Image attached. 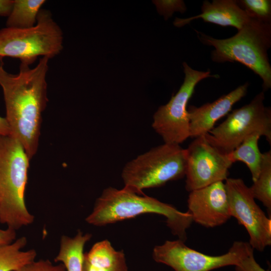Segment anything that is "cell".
<instances>
[{"label": "cell", "instance_id": "1", "mask_svg": "<svg viewBox=\"0 0 271 271\" xmlns=\"http://www.w3.org/2000/svg\"><path fill=\"white\" fill-rule=\"evenodd\" d=\"M49 60L41 58L33 68L21 63L16 74L8 73L0 64V85L10 136L21 143L30 160L38 150L42 113L48 101Z\"/></svg>", "mask_w": 271, "mask_h": 271}, {"label": "cell", "instance_id": "2", "mask_svg": "<svg viewBox=\"0 0 271 271\" xmlns=\"http://www.w3.org/2000/svg\"><path fill=\"white\" fill-rule=\"evenodd\" d=\"M145 213L165 216L172 233L184 242L186 240L187 230L193 222L188 211H180L171 204L124 187L120 190L111 187L105 188L85 221L90 225L101 226Z\"/></svg>", "mask_w": 271, "mask_h": 271}, {"label": "cell", "instance_id": "3", "mask_svg": "<svg viewBox=\"0 0 271 271\" xmlns=\"http://www.w3.org/2000/svg\"><path fill=\"white\" fill-rule=\"evenodd\" d=\"M30 160L16 138H0V223L16 231L34 221L25 200Z\"/></svg>", "mask_w": 271, "mask_h": 271}, {"label": "cell", "instance_id": "4", "mask_svg": "<svg viewBox=\"0 0 271 271\" xmlns=\"http://www.w3.org/2000/svg\"><path fill=\"white\" fill-rule=\"evenodd\" d=\"M197 33L202 43L214 47L211 54L214 62L240 63L259 76L264 90L271 87V67L267 54L271 44L270 23L251 18L234 36L225 39Z\"/></svg>", "mask_w": 271, "mask_h": 271}, {"label": "cell", "instance_id": "5", "mask_svg": "<svg viewBox=\"0 0 271 271\" xmlns=\"http://www.w3.org/2000/svg\"><path fill=\"white\" fill-rule=\"evenodd\" d=\"M186 149L180 145L164 143L138 156L124 166V188L138 194L143 190L162 186L185 176Z\"/></svg>", "mask_w": 271, "mask_h": 271}, {"label": "cell", "instance_id": "6", "mask_svg": "<svg viewBox=\"0 0 271 271\" xmlns=\"http://www.w3.org/2000/svg\"><path fill=\"white\" fill-rule=\"evenodd\" d=\"M63 43L62 30L50 12L41 9L34 26L0 30V58H18L30 65L39 56L50 59L58 55L63 50Z\"/></svg>", "mask_w": 271, "mask_h": 271}, {"label": "cell", "instance_id": "7", "mask_svg": "<svg viewBox=\"0 0 271 271\" xmlns=\"http://www.w3.org/2000/svg\"><path fill=\"white\" fill-rule=\"evenodd\" d=\"M261 92L247 104L234 109L225 120L206 134L216 146L229 154L248 136L257 132L271 144V110Z\"/></svg>", "mask_w": 271, "mask_h": 271}, {"label": "cell", "instance_id": "8", "mask_svg": "<svg viewBox=\"0 0 271 271\" xmlns=\"http://www.w3.org/2000/svg\"><path fill=\"white\" fill-rule=\"evenodd\" d=\"M185 78L177 93L165 105L161 106L153 116L152 127L162 138L164 143L180 145L189 137V120L187 103L195 86L208 77L217 78L210 71H199L183 64Z\"/></svg>", "mask_w": 271, "mask_h": 271}, {"label": "cell", "instance_id": "9", "mask_svg": "<svg viewBox=\"0 0 271 271\" xmlns=\"http://www.w3.org/2000/svg\"><path fill=\"white\" fill-rule=\"evenodd\" d=\"M231 217L246 229L249 243L253 249L262 251L271 244V219L256 203L249 187L242 179L225 180Z\"/></svg>", "mask_w": 271, "mask_h": 271}, {"label": "cell", "instance_id": "10", "mask_svg": "<svg viewBox=\"0 0 271 271\" xmlns=\"http://www.w3.org/2000/svg\"><path fill=\"white\" fill-rule=\"evenodd\" d=\"M186 149L185 189L188 192L228 178L233 164L229 154L213 144L206 134L195 138Z\"/></svg>", "mask_w": 271, "mask_h": 271}, {"label": "cell", "instance_id": "11", "mask_svg": "<svg viewBox=\"0 0 271 271\" xmlns=\"http://www.w3.org/2000/svg\"><path fill=\"white\" fill-rule=\"evenodd\" d=\"M180 239L167 240L156 245L152 256L158 263L172 267L174 271H211L222 267L234 265L241 255V242H233L228 252L217 256L209 255L192 249Z\"/></svg>", "mask_w": 271, "mask_h": 271}, {"label": "cell", "instance_id": "12", "mask_svg": "<svg viewBox=\"0 0 271 271\" xmlns=\"http://www.w3.org/2000/svg\"><path fill=\"white\" fill-rule=\"evenodd\" d=\"M187 203L193 221L207 228L221 225L231 217L223 181L190 192Z\"/></svg>", "mask_w": 271, "mask_h": 271}, {"label": "cell", "instance_id": "13", "mask_svg": "<svg viewBox=\"0 0 271 271\" xmlns=\"http://www.w3.org/2000/svg\"><path fill=\"white\" fill-rule=\"evenodd\" d=\"M248 83L239 86L227 94L200 107L188 109L190 137L197 138L208 133L216 122L231 111L234 104L246 94Z\"/></svg>", "mask_w": 271, "mask_h": 271}, {"label": "cell", "instance_id": "14", "mask_svg": "<svg viewBox=\"0 0 271 271\" xmlns=\"http://www.w3.org/2000/svg\"><path fill=\"white\" fill-rule=\"evenodd\" d=\"M201 11L200 14L189 18H176L174 25L176 27H182L193 20L202 19L206 22L222 27H233L239 30L251 18L239 7L237 1L234 0H214L211 3L205 1Z\"/></svg>", "mask_w": 271, "mask_h": 271}, {"label": "cell", "instance_id": "15", "mask_svg": "<svg viewBox=\"0 0 271 271\" xmlns=\"http://www.w3.org/2000/svg\"><path fill=\"white\" fill-rule=\"evenodd\" d=\"M82 271H128L123 250H116L108 240L94 243L84 253Z\"/></svg>", "mask_w": 271, "mask_h": 271}, {"label": "cell", "instance_id": "16", "mask_svg": "<svg viewBox=\"0 0 271 271\" xmlns=\"http://www.w3.org/2000/svg\"><path fill=\"white\" fill-rule=\"evenodd\" d=\"M91 237L90 233L80 230L73 237L63 235L55 261L63 264L66 271H82L84 247Z\"/></svg>", "mask_w": 271, "mask_h": 271}, {"label": "cell", "instance_id": "17", "mask_svg": "<svg viewBox=\"0 0 271 271\" xmlns=\"http://www.w3.org/2000/svg\"><path fill=\"white\" fill-rule=\"evenodd\" d=\"M27 242L26 237L22 236L10 243L0 246V271H17L36 260L35 249L23 250Z\"/></svg>", "mask_w": 271, "mask_h": 271}, {"label": "cell", "instance_id": "18", "mask_svg": "<svg viewBox=\"0 0 271 271\" xmlns=\"http://www.w3.org/2000/svg\"><path fill=\"white\" fill-rule=\"evenodd\" d=\"M261 135L257 132L247 136L232 152L229 153L232 163L236 161L243 162L250 171L252 181H255L259 175L262 153L258 148V142Z\"/></svg>", "mask_w": 271, "mask_h": 271}, {"label": "cell", "instance_id": "19", "mask_svg": "<svg viewBox=\"0 0 271 271\" xmlns=\"http://www.w3.org/2000/svg\"><path fill=\"white\" fill-rule=\"evenodd\" d=\"M45 0H14L6 22V27L18 29L34 26Z\"/></svg>", "mask_w": 271, "mask_h": 271}, {"label": "cell", "instance_id": "20", "mask_svg": "<svg viewBox=\"0 0 271 271\" xmlns=\"http://www.w3.org/2000/svg\"><path fill=\"white\" fill-rule=\"evenodd\" d=\"M254 198L271 210V151L262 153L261 168L258 178L249 187Z\"/></svg>", "mask_w": 271, "mask_h": 271}, {"label": "cell", "instance_id": "21", "mask_svg": "<svg viewBox=\"0 0 271 271\" xmlns=\"http://www.w3.org/2000/svg\"><path fill=\"white\" fill-rule=\"evenodd\" d=\"M239 7L251 18L261 22L270 23V0H241L237 1Z\"/></svg>", "mask_w": 271, "mask_h": 271}, {"label": "cell", "instance_id": "22", "mask_svg": "<svg viewBox=\"0 0 271 271\" xmlns=\"http://www.w3.org/2000/svg\"><path fill=\"white\" fill-rule=\"evenodd\" d=\"M253 249L248 242L241 241V255L235 266L236 271H269L268 269L265 270L256 261Z\"/></svg>", "mask_w": 271, "mask_h": 271}, {"label": "cell", "instance_id": "23", "mask_svg": "<svg viewBox=\"0 0 271 271\" xmlns=\"http://www.w3.org/2000/svg\"><path fill=\"white\" fill-rule=\"evenodd\" d=\"M17 271H66L63 264H54L48 259L35 260Z\"/></svg>", "mask_w": 271, "mask_h": 271}, {"label": "cell", "instance_id": "24", "mask_svg": "<svg viewBox=\"0 0 271 271\" xmlns=\"http://www.w3.org/2000/svg\"><path fill=\"white\" fill-rule=\"evenodd\" d=\"M160 6V11H163L168 14V15H171L170 9L172 13L175 11H179L183 12L186 10L185 5L183 1H164L158 2Z\"/></svg>", "mask_w": 271, "mask_h": 271}, {"label": "cell", "instance_id": "25", "mask_svg": "<svg viewBox=\"0 0 271 271\" xmlns=\"http://www.w3.org/2000/svg\"><path fill=\"white\" fill-rule=\"evenodd\" d=\"M16 231L7 227L0 229V246L10 243L16 239Z\"/></svg>", "mask_w": 271, "mask_h": 271}, {"label": "cell", "instance_id": "26", "mask_svg": "<svg viewBox=\"0 0 271 271\" xmlns=\"http://www.w3.org/2000/svg\"><path fill=\"white\" fill-rule=\"evenodd\" d=\"M13 0H0V16H8L12 9Z\"/></svg>", "mask_w": 271, "mask_h": 271}, {"label": "cell", "instance_id": "27", "mask_svg": "<svg viewBox=\"0 0 271 271\" xmlns=\"http://www.w3.org/2000/svg\"><path fill=\"white\" fill-rule=\"evenodd\" d=\"M11 135V130L5 117L0 116V138Z\"/></svg>", "mask_w": 271, "mask_h": 271}]
</instances>
